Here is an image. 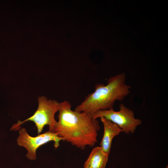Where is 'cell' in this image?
I'll use <instances>...</instances> for the list:
<instances>
[{
    "label": "cell",
    "mask_w": 168,
    "mask_h": 168,
    "mask_svg": "<svg viewBox=\"0 0 168 168\" xmlns=\"http://www.w3.org/2000/svg\"><path fill=\"white\" fill-rule=\"evenodd\" d=\"M67 100L59 103L58 121L54 132L76 147L84 149L87 146L93 147L97 142L99 122L92 116L85 112L73 110Z\"/></svg>",
    "instance_id": "cell-1"
},
{
    "label": "cell",
    "mask_w": 168,
    "mask_h": 168,
    "mask_svg": "<svg viewBox=\"0 0 168 168\" xmlns=\"http://www.w3.org/2000/svg\"><path fill=\"white\" fill-rule=\"evenodd\" d=\"M126 78L123 72L110 77L106 85L96 84L95 91L89 94L74 110L92 115L99 110L113 109L116 101L122 100L130 93V87L126 84Z\"/></svg>",
    "instance_id": "cell-2"
},
{
    "label": "cell",
    "mask_w": 168,
    "mask_h": 168,
    "mask_svg": "<svg viewBox=\"0 0 168 168\" xmlns=\"http://www.w3.org/2000/svg\"><path fill=\"white\" fill-rule=\"evenodd\" d=\"M38 106L34 114L23 121H18L13 125L11 129L16 130L19 129L20 126L27 121L34 122L39 134L46 125L49 126V131L54 132L57 122L54 116L58 111L59 103L55 100H48L45 96H39L38 98Z\"/></svg>",
    "instance_id": "cell-3"
},
{
    "label": "cell",
    "mask_w": 168,
    "mask_h": 168,
    "mask_svg": "<svg viewBox=\"0 0 168 168\" xmlns=\"http://www.w3.org/2000/svg\"><path fill=\"white\" fill-rule=\"evenodd\" d=\"M119 108L118 111H114L113 109L99 110L92 116L95 119L103 117L117 124L122 132L128 134L133 133L137 128L142 124V120L136 118L134 111L123 103L119 105Z\"/></svg>",
    "instance_id": "cell-4"
},
{
    "label": "cell",
    "mask_w": 168,
    "mask_h": 168,
    "mask_svg": "<svg viewBox=\"0 0 168 168\" xmlns=\"http://www.w3.org/2000/svg\"><path fill=\"white\" fill-rule=\"evenodd\" d=\"M19 133V135L17 139V145L27 150V153L26 156L31 160L36 159V150L41 146L53 141L54 147L57 148L59 146L60 142L63 140L56 133L49 131L34 137L30 136L25 128L20 130Z\"/></svg>",
    "instance_id": "cell-5"
},
{
    "label": "cell",
    "mask_w": 168,
    "mask_h": 168,
    "mask_svg": "<svg viewBox=\"0 0 168 168\" xmlns=\"http://www.w3.org/2000/svg\"><path fill=\"white\" fill-rule=\"evenodd\" d=\"M100 118L104 128L103 135L100 145L105 152L109 154L113 139L122 132L121 130L117 124L104 117Z\"/></svg>",
    "instance_id": "cell-6"
},
{
    "label": "cell",
    "mask_w": 168,
    "mask_h": 168,
    "mask_svg": "<svg viewBox=\"0 0 168 168\" xmlns=\"http://www.w3.org/2000/svg\"><path fill=\"white\" fill-rule=\"evenodd\" d=\"M109 154L100 146L94 148L84 164V168H105Z\"/></svg>",
    "instance_id": "cell-7"
},
{
    "label": "cell",
    "mask_w": 168,
    "mask_h": 168,
    "mask_svg": "<svg viewBox=\"0 0 168 168\" xmlns=\"http://www.w3.org/2000/svg\"><path fill=\"white\" fill-rule=\"evenodd\" d=\"M165 168H168V165H167V166Z\"/></svg>",
    "instance_id": "cell-8"
}]
</instances>
